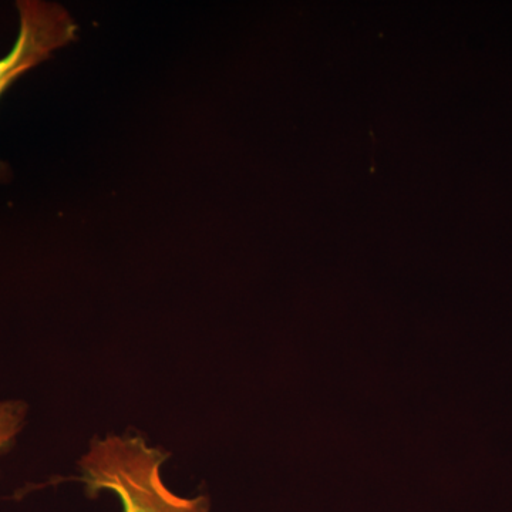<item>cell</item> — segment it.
<instances>
[{
  "label": "cell",
  "instance_id": "obj_2",
  "mask_svg": "<svg viewBox=\"0 0 512 512\" xmlns=\"http://www.w3.org/2000/svg\"><path fill=\"white\" fill-rule=\"evenodd\" d=\"M19 33L8 55L0 59V99L29 70L47 62L56 50L79 36V26L67 9L46 0H19ZM12 171L0 160V184L8 183Z\"/></svg>",
  "mask_w": 512,
  "mask_h": 512
},
{
  "label": "cell",
  "instance_id": "obj_3",
  "mask_svg": "<svg viewBox=\"0 0 512 512\" xmlns=\"http://www.w3.org/2000/svg\"><path fill=\"white\" fill-rule=\"evenodd\" d=\"M28 406L19 400L0 402V456L12 447L25 426Z\"/></svg>",
  "mask_w": 512,
  "mask_h": 512
},
{
  "label": "cell",
  "instance_id": "obj_1",
  "mask_svg": "<svg viewBox=\"0 0 512 512\" xmlns=\"http://www.w3.org/2000/svg\"><path fill=\"white\" fill-rule=\"evenodd\" d=\"M168 457L138 436L94 439L79 460V480L90 498L101 491L116 494L123 512H210L205 495L181 497L165 485L161 468Z\"/></svg>",
  "mask_w": 512,
  "mask_h": 512
}]
</instances>
